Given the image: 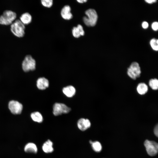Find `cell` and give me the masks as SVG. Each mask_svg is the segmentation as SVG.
<instances>
[{
  "label": "cell",
  "instance_id": "obj_1",
  "mask_svg": "<svg viewBox=\"0 0 158 158\" xmlns=\"http://www.w3.org/2000/svg\"><path fill=\"white\" fill-rule=\"evenodd\" d=\"M86 16L83 18L84 23L87 26L92 27L96 24L98 16L96 11L93 9H89L85 12Z\"/></svg>",
  "mask_w": 158,
  "mask_h": 158
},
{
  "label": "cell",
  "instance_id": "obj_2",
  "mask_svg": "<svg viewBox=\"0 0 158 158\" xmlns=\"http://www.w3.org/2000/svg\"><path fill=\"white\" fill-rule=\"evenodd\" d=\"M25 29V25L19 20H15L11 25V32L14 35L18 37L24 36Z\"/></svg>",
  "mask_w": 158,
  "mask_h": 158
},
{
  "label": "cell",
  "instance_id": "obj_3",
  "mask_svg": "<svg viewBox=\"0 0 158 158\" xmlns=\"http://www.w3.org/2000/svg\"><path fill=\"white\" fill-rule=\"evenodd\" d=\"M16 14L9 10L5 11L0 16V24L4 25H11L16 18Z\"/></svg>",
  "mask_w": 158,
  "mask_h": 158
},
{
  "label": "cell",
  "instance_id": "obj_4",
  "mask_svg": "<svg viewBox=\"0 0 158 158\" xmlns=\"http://www.w3.org/2000/svg\"><path fill=\"white\" fill-rule=\"evenodd\" d=\"M141 73L139 65L136 62H133L127 68V75L131 78L134 80L139 78Z\"/></svg>",
  "mask_w": 158,
  "mask_h": 158
},
{
  "label": "cell",
  "instance_id": "obj_5",
  "mask_svg": "<svg viewBox=\"0 0 158 158\" xmlns=\"http://www.w3.org/2000/svg\"><path fill=\"white\" fill-rule=\"evenodd\" d=\"M35 60L30 55H26L22 63V67L25 72L33 71L36 68Z\"/></svg>",
  "mask_w": 158,
  "mask_h": 158
},
{
  "label": "cell",
  "instance_id": "obj_6",
  "mask_svg": "<svg viewBox=\"0 0 158 158\" xmlns=\"http://www.w3.org/2000/svg\"><path fill=\"white\" fill-rule=\"evenodd\" d=\"M53 110L54 115L58 116L69 113L71 111V109L63 103H56L53 106Z\"/></svg>",
  "mask_w": 158,
  "mask_h": 158
},
{
  "label": "cell",
  "instance_id": "obj_7",
  "mask_svg": "<svg viewBox=\"0 0 158 158\" xmlns=\"http://www.w3.org/2000/svg\"><path fill=\"white\" fill-rule=\"evenodd\" d=\"M144 146L148 154L153 156L157 154L158 150V144L153 141L146 140L144 143Z\"/></svg>",
  "mask_w": 158,
  "mask_h": 158
},
{
  "label": "cell",
  "instance_id": "obj_8",
  "mask_svg": "<svg viewBox=\"0 0 158 158\" xmlns=\"http://www.w3.org/2000/svg\"><path fill=\"white\" fill-rule=\"evenodd\" d=\"M8 107L11 112L14 114H20L23 109V106L21 103L17 101L13 100L9 102Z\"/></svg>",
  "mask_w": 158,
  "mask_h": 158
},
{
  "label": "cell",
  "instance_id": "obj_9",
  "mask_svg": "<svg viewBox=\"0 0 158 158\" xmlns=\"http://www.w3.org/2000/svg\"><path fill=\"white\" fill-rule=\"evenodd\" d=\"M77 124L78 128L80 130L84 131L90 127L91 124L88 119L82 118L78 120Z\"/></svg>",
  "mask_w": 158,
  "mask_h": 158
},
{
  "label": "cell",
  "instance_id": "obj_10",
  "mask_svg": "<svg viewBox=\"0 0 158 158\" xmlns=\"http://www.w3.org/2000/svg\"><path fill=\"white\" fill-rule=\"evenodd\" d=\"M49 85L48 80L44 77L40 78L37 81V86L40 90H45L48 87Z\"/></svg>",
  "mask_w": 158,
  "mask_h": 158
},
{
  "label": "cell",
  "instance_id": "obj_11",
  "mask_svg": "<svg viewBox=\"0 0 158 158\" xmlns=\"http://www.w3.org/2000/svg\"><path fill=\"white\" fill-rule=\"evenodd\" d=\"M71 8L68 5H66L62 9L61 11V15L62 17L64 19L69 20L71 19L73 15L71 12Z\"/></svg>",
  "mask_w": 158,
  "mask_h": 158
},
{
  "label": "cell",
  "instance_id": "obj_12",
  "mask_svg": "<svg viewBox=\"0 0 158 158\" xmlns=\"http://www.w3.org/2000/svg\"><path fill=\"white\" fill-rule=\"evenodd\" d=\"M63 93L68 97H71L75 94L76 90L72 85H68L64 87L62 89Z\"/></svg>",
  "mask_w": 158,
  "mask_h": 158
},
{
  "label": "cell",
  "instance_id": "obj_13",
  "mask_svg": "<svg viewBox=\"0 0 158 158\" xmlns=\"http://www.w3.org/2000/svg\"><path fill=\"white\" fill-rule=\"evenodd\" d=\"M73 36L75 38H78L80 36H83L84 35L85 32L82 26L80 24L77 27H74L72 30Z\"/></svg>",
  "mask_w": 158,
  "mask_h": 158
},
{
  "label": "cell",
  "instance_id": "obj_14",
  "mask_svg": "<svg viewBox=\"0 0 158 158\" xmlns=\"http://www.w3.org/2000/svg\"><path fill=\"white\" fill-rule=\"evenodd\" d=\"M43 151L47 153H50L54 151L53 143L50 140H48L44 143L42 146Z\"/></svg>",
  "mask_w": 158,
  "mask_h": 158
},
{
  "label": "cell",
  "instance_id": "obj_15",
  "mask_svg": "<svg viewBox=\"0 0 158 158\" xmlns=\"http://www.w3.org/2000/svg\"><path fill=\"white\" fill-rule=\"evenodd\" d=\"M24 150L26 152L36 154L37 152V148L36 145L34 143L29 142L25 146Z\"/></svg>",
  "mask_w": 158,
  "mask_h": 158
},
{
  "label": "cell",
  "instance_id": "obj_16",
  "mask_svg": "<svg viewBox=\"0 0 158 158\" xmlns=\"http://www.w3.org/2000/svg\"><path fill=\"white\" fill-rule=\"evenodd\" d=\"M20 20L24 25H28L31 22L32 17L29 13L26 12L21 15Z\"/></svg>",
  "mask_w": 158,
  "mask_h": 158
},
{
  "label": "cell",
  "instance_id": "obj_17",
  "mask_svg": "<svg viewBox=\"0 0 158 158\" xmlns=\"http://www.w3.org/2000/svg\"><path fill=\"white\" fill-rule=\"evenodd\" d=\"M136 89L139 94L141 95H143L147 92L148 87L145 83H140L138 84Z\"/></svg>",
  "mask_w": 158,
  "mask_h": 158
},
{
  "label": "cell",
  "instance_id": "obj_18",
  "mask_svg": "<svg viewBox=\"0 0 158 158\" xmlns=\"http://www.w3.org/2000/svg\"><path fill=\"white\" fill-rule=\"evenodd\" d=\"M30 116L32 119L35 122L41 123L43 121V116L39 112L35 111L32 113Z\"/></svg>",
  "mask_w": 158,
  "mask_h": 158
},
{
  "label": "cell",
  "instance_id": "obj_19",
  "mask_svg": "<svg viewBox=\"0 0 158 158\" xmlns=\"http://www.w3.org/2000/svg\"><path fill=\"white\" fill-rule=\"evenodd\" d=\"M150 87L153 90H157L158 88V80L157 79L152 78L149 82Z\"/></svg>",
  "mask_w": 158,
  "mask_h": 158
},
{
  "label": "cell",
  "instance_id": "obj_20",
  "mask_svg": "<svg viewBox=\"0 0 158 158\" xmlns=\"http://www.w3.org/2000/svg\"><path fill=\"white\" fill-rule=\"evenodd\" d=\"M93 150L96 152H100L102 149L101 143L98 141L93 142L91 144Z\"/></svg>",
  "mask_w": 158,
  "mask_h": 158
},
{
  "label": "cell",
  "instance_id": "obj_21",
  "mask_svg": "<svg viewBox=\"0 0 158 158\" xmlns=\"http://www.w3.org/2000/svg\"><path fill=\"white\" fill-rule=\"evenodd\" d=\"M150 44L152 49L155 51H157L158 49V40L153 38L150 41Z\"/></svg>",
  "mask_w": 158,
  "mask_h": 158
},
{
  "label": "cell",
  "instance_id": "obj_22",
  "mask_svg": "<svg viewBox=\"0 0 158 158\" xmlns=\"http://www.w3.org/2000/svg\"><path fill=\"white\" fill-rule=\"evenodd\" d=\"M41 2L43 6L48 8L50 7L53 4L52 0H42Z\"/></svg>",
  "mask_w": 158,
  "mask_h": 158
},
{
  "label": "cell",
  "instance_id": "obj_23",
  "mask_svg": "<svg viewBox=\"0 0 158 158\" xmlns=\"http://www.w3.org/2000/svg\"><path fill=\"white\" fill-rule=\"evenodd\" d=\"M152 28L153 30L157 31L158 29V23L157 22H154L152 25Z\"/></svg>",
  "mask_w": 158,
  "mask_h": 158
},
{
  "label": "cell",
  "instance_id": "obj_24",
  "mask_svg": "<svg viewBox=\"0 0 158 158\" xmlns=\"http://www.w3.org/2000/svg\"><path fill=\"white\" fill-rule=\"evenodd\" d=\"M158 125L157 124L154 128V133L155 135L157 136L158 137Z\"/></svg>",
  "mask_w": 158,
  "mask_h": 158
},
{
  "label": "cell",
  "instance_id": "obj_25",
  "mask_svg": "<svg viewBox=\"0 0 158 158\" xmlns=\"http://www.w3.org/2000/svg\"><path fill=\"white\" fill-rule=\"evenodd\" d=\"M142 26L143 28H147L148 27V24L146 21H144L142 23Z\"/></svg>",
  "mask_w": 158,
  "mask_h": 158
},
{
  "label": "cell",
  "instance_id": "obj_26",
  "mask_svg": "<svg viewBox=\"0 0 158 158\" xmlns=\"http://www.w3.org/2000/svg\"><path fill=\"white\" fill-rule=\"evenodd\" d=\"M145 1L149 4H152L157 1L156 0H145Z\"/></svg>",
  "mask_w": 158,
  "mask_h": 158
},
{
  "label": "cell",
  "instance_id": "obj_27",
  "mask_svg": "<svg viewBox=\"0 0 158 158\" xmlns=\"http://www.w3.org/2000/svg\"><path fill=\"white\" fill-rule=\"evenodd\" d=\"M87 1V0H78L77 1L80 3H83L84 2H86Z\"/></svg>",
  "mask_w": 158,
  "mask_h": 158
}]
</instances>
